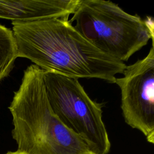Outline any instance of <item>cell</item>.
<instances>
[{
    "instance_id": "1",
    "label": "cell",
    "mask_w": 154,
    "mask_h": 154,
    "mask_svg": "<svg viewBox=\"0 0 154 154\" xmlns=\"http://www.w3.org/2000/svg\"><path fill=\"white\" fill-rule=\"evenodd\" d=\"M17 57L46 72L75 79L97 78L114 83L126 65L100 51L68 19L12 22Z\"/></svg>"
},
{
    "instance_id": "2",
    "label": "cell",
    "mask_w": 154,
    "mask_h": 154,
    "mask_svg": "<svg viewBox=\"0 0 154 154\" xmlns=\"http://www.w3.org/2000/svg\"><path fill=\"white\" fill-rule=\"evenodd\" d=\"M43 73L44 70L34 64L28 66L8 108L17 151L23 154H96L54 112Z\"/></svg>"
},
{
    "instance_id": "3",
    "label": "cell",
    "mask_w": 154,
    "mask_h": 154,
    "mask_svg": "<svg viewBox=\"0 0 154 154\" xmlns=\"http://www.w3.org/2000/svg\"><path fill=\"white\" fill-rule=\"evenodd\" d=\"M69 22L103 53L122 62L153 39V21L125 12L109 1L81 0Z\"/></svg>"
},
{
    "instance_id": "4",
    "label": "cell",
    "mask_w": 154,
    "mask_h": 154,
    "mask_svg": "<svg viewBox=\"0 0 154 154\" xmlns=\"http://www.w3.org/2000/svg\"><path fill=\"white\" fill-rule=\"evenodd\" d=\"M43 78L49 102L60 120L96 154H107L111 143L101 104L88 96L78 79L46 71Z\"/></svg>"
},
{
    "instance_id": "5",
    "label": "cell",
    "mask_w": 154,
    "mask_h": 154,
    "mask_svg": "<svg viewBox=\"0 0 154 154\" xmlns=\"http://www.w3.org/2000/svg\"><path fill=\"white\" fill-rule=\"evenodd\" d=\"M148 54L126 66L114 83L121 90V109L125 122L154 143V47Z\"/></svg>"
},
{
    "instance_id": "6",
    "label": "cell",
    "mask_w": 154,
    "mask_h": 154,
    "mask_svg": "<svg viewBox=\"0 0 154 154\" xmlns=\"http://www.w3.org/2000/svg\"><path fill=\"white\" fill-rule=\"evenodd\" d=\"M80 1H0V18L12 22H32L52 18L69 19Z\"/></svg>"
},
{
    "instance_id": "7",
    "label": "cell",
    "mask_w": 154,
    "mask_h": 154,
    "mask_svg": "<svg viewBox=\"0 0 154 154\" xmlns=\"http://www.w3.org/2000/svg\"><path fill=\"white\" fill-rule=\"evenodd\" d=\"M17 58V45L13 31L0 24V81L8 75Z\"/></svg>"
},
{
    "instance_id": "8",
    "label": "cell",
    "mask_w": 154,
    "mask_h": 154,
    "mask_svg": "<svg viewBox=\"0 0 154 154\" xmlns=\"http://www.w3.org/2000/svg\"><path fill=\"white\" fill-rule=\"evenodd\" d=\"M5 154H23V153H22L20 152H19L18 151L16 150L15 152H7Z\"/></svg>"
}]
</instances>
